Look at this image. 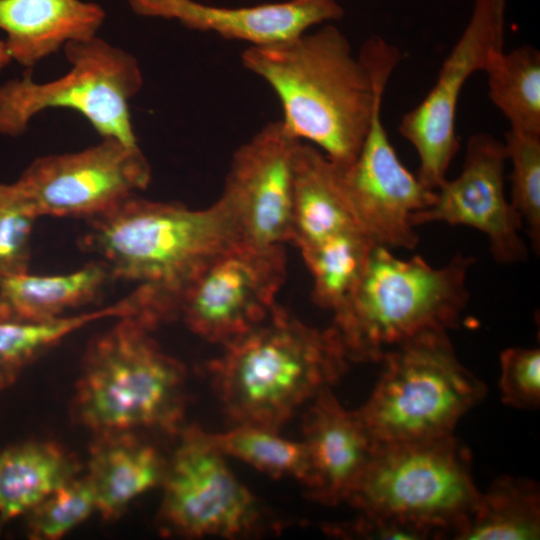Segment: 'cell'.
<instances>
[{
    "label": "cell",
    "mask_w": 540,
    "mask_h": 540,
    "mask_svg": "<svg viewBox=\"0 0 540 540\" xmlns=\"http://www.w3.org/2000/svg\"><path fill=\"white\" fill-rule=\"evenodd\" d=\"M504 143L489 134H475L467 144L460 174L436 189V200L412 216L416 227L429 222L465 225L483 232L494 259L503 264L526 259L519 235L522 218L506 199Z\"/></svg>",
    "instance_id": "15"
},
{
    "label": "cell",
    "mask_w": 540,
    "mask_h": 540,
    "mask_svg": "<svg viewBox=\"0 0 540 540\" xmlns=\"http://www.w3.org/2000/svg\"><path fill=\"white\" fill-rule=\"evenodd\" d=\"M355 229L361 230L344 193L339 167L315 146L300 142L294 161L290 242L301 251Z\"/></svg>",
    "instance_id": "20"
},
{
    "label": "cell",
    "mask_w": 540,
    "mask_h": 540,
    "mask_svg": "<svg viewBox=\"0 0 540 540\" xmlns=\"http://www.w3.org/2000/svg\"><path fill=\"white\" fill-rule=\"evenodd\" d=\"M137 15L174 20L249 46L290 40L310 28L342 18L336 0H288L244 7H221L195 0H124Z\"/></svg>",
    "instance_id": "16"
},
{
    "label": "cell",
    "mask_w": 540,
    "mask_h": 540,
    "mask_svg": "<svg viewBox=\"0 0 540 540\" xmlns=\"http://www.w3.org/2000/svg\"><path fill=\"white\" fill-rule=\"evenodd\" d=\"M357 413L377 445L453 434L486 395L485 384L458 360L447 331L417 335L387 351Z\"/></svg>",
    "instance_id": "6"
},
{
    "label": "cell",
    "mask_w": 540,
    "mask_h": 540,
    "mask_svg": "<svg viewBox=\"0 0 540 540\" xmlns=\"http://www.w3.org/2000/svg\"><path fill=\"white\" fill-rule=\"evenodd\" d=\"M472 257L460 253L435 268L422 257L401 259L375 244L350 296L333 312V329L349 361L380 362L425 332L457 327L469 293Z\"/></svg>",
    "instance_id": "4"
},
{
    "label": "cell",
    "mask_w": 540,
    "mask_h": 540,
    "mask_svg": "<svg viewBox=\"0 0 540 540\" xmlns=\"http://www.w3.org/2000/svg\"><path fill=\"white\" fill-rule=\"evenodd\" d=\"M460 540H525L540 536V490L530 479L502 475L479 495L452 533Z\"/></svg>",
    "instance_id": "23"
},
{
    "label": "cell",
    "mask_w": 540,
    "mask_h": 540,
    "mask_svg": "<svg viewBox=\"0 0 540 540\" xmlns=\"http://www.w3.org/2000/svg\"><path fill=\"white\" fill-rule=\"evenodd\" d=\"M399 59V51L377 36L355 55L331 24L280 43L249 46L241 55L244 68L276 94L289 134L341 168L357 157Z\"/></svg>",
    "instance_id": "1"
},
{
    "label": "cell",
    "mask_w": 540,
    "mask_h": 540,
    "mask_svg": "<svg viewBox=\"0 0 540 540\" xmlns=\"http://www.w3.org/2000/svg\"><path fill=\"white\" fill-rule=\"evenodd\" d=\"M69 70L46 82L26 72L0 85V135L25 133L32 119L49 109H67L84 117L102 137L138 145L130 101L143 85L137 58L95 36L66 44Z\"/></svg>",
    "instance_id": "8"
},
{
    "label": "cell",
    "mask_w": 540,
    "mask_h": 540,
    "mask_svg": "<svg viewBox=\"0 0 540 540\" xmlns=\"http://www.w3.org/2000/svg\"><path fill=\"white\" fill-rule=\"evenodd\" d=\"M79 471L77 459L52 441H28L0 449V531Z\"/></svg>",
    "instance_id": "21"
},
{
    "label": "cell",
    "mask_w": 540,
    "mask_h": 540,
    "mask_svg": "<svg viewBox=\"0 0 540 540\" xmlns=\"http://www.w3.org/2000/svg\"><path fill=\"white\" fill-rule=\"evenodd\" d=\"M97 512L93 488L86 475L76 476L37 504L28 515V536L57 540Z\"/></svg>",
    "instance_id": "28"
},
{
    "label": "cell",
    "mask_w": 540,
    "mask_h": 540,
    "mask_svg": "<svg viewBox=\"0 0 540 540\" xmlns=\"http://www.w3.org/2000/svg\"><path fill=\"white\" fill-rule=\"evenodd\" d=\"M110 278L102 260L63 274L0 276V314L28 320L67 315L95 300Z\"/></svg>",
    "instance_id": "22"
},
{
    "label": "cell",
    "mask_w": 540,
    "mask_h": 540,
    "mask_svg": "<svg viewBox=\"0 0 540 540\" xmlns=\"http://www.w3.org/2000/svg\"><path fill=\"white\" fill-rule=\"evenodd\" d=\"M302 434L309 495L325 505L347 502L377 447L357 411L325 388L307 404Z\"/></svg>",
    "instance_id": "17"
},
{
    "label": "cell",
    "mask_w": 540,
    "mask_h": 540,
    "mask_svg": "<svg viewBox=\"0 0 540 540\" xmlns=\"http://www.w3.org/2000/svg\"><path fill=\"white\" fill-rule=\"evenodd\" d=\"M85 250L100 256L112 278L150 290L172 318L180 299L218 254L240 242L224 205L191 209L136 194L88 220Z\"/></svg>",
    "instance_id": "3"
},
{
    "label": "cell",
    "mask_w": 540,
    "mask_h": 540,
    "mask_svg": "<svg viewBox=\"0 0 540 540\" xmlns=\"http://www.w3.org/2000/svg\"><path fill=\"white\" fill-rule=\"evenodd\" d=\"M299 143L279 120L266 124L235 151L218 200L233 219L241 242L255 246L290 242Z\"/></svg>",
    "instance_id": "14"
},
{
    "label": "cell",
    "mask_w": 540,
    "mask_h": 540,
    "mask_svg": "<svg viewBox=\"0 0 540 540\" xmlns=\"http://www.w3.org/2000/svg\"><path fill=\"white\" fill-rule=\"evenodd\" d=\"M94 435L85 475L95 494L97 512L113 520L135 499L161 484L167 457L141 433Z\"/></svg>",
    "instance_id": "19"
},
{
    "label": "cell",
    "mask_w": 540,
    "mask_h": 540,
    "mask_svg": "<svg viewBox=\"0 0 540 540\" xmlns=\"http://www.w3.org/2000/svg\"><path fill=\"white\" fill-rule=\"evenodd\" d=\"M40 216L18 183H0V276L29 270L30 241Z\"/></svg>",
    "instance_id": "30"
},
{
    "label": "cell",
    "mask_w": 540,
    "mask_h": 540,
    "mask_svg": "<svg viewBox=\"0 0 540 540\" xmlns=\"http://www.w3.org/2000/svg\"><path fill=\"white\" fill-rule=\"evenodd\" d=\"M156 326L124 316L88 344L72 399L76 422L94 434L179 432L184 366L151 336Z\"/></svg>",
    "instance_id": "5"
},
{
    "label": "cell",
    "mask_w": 540,
    "mask_h": 540,
    "mask_svg": "<svg viewBox=\"0 0 540 540\" xmlns=\"http://www.w3.org/2000/svg\"><path fill=\"white\" fill-rule=\"evenodd\" d=\"M151 180L150 164L138 145L112 138L69 153L35 158L16 180L38 215L93 219Z\"/></svg>",
    "instance_id": "11"
},
{
    "label": "cell",
    "mask_w": 540,
    "mask_h": 540,
    "mask_svg": "<svg viewBox=\"0 0 540 540\" xmlns=\"http://www.w3.org/2000/svg\"><path fill=\"white\" fill-rule=\"evenodd\" d=\"M479 490L469 449L453 434L377 445L348 499L360 513L392 517L451 536Z\"/></svg>",
    "instance_id": "7"
},
{
    "label": "cell",
    "mask_w": 540,
    "mask_h": 540,
    "mask_svg": "<svg viewBox=\"0 0 540 540\" xmlns=\"http://www.w3.org/2000/svg\"><path fill=\"white\" fill-rule=\"evenodd\" d=\"M483 70L489 97L510 129L540 135V53L531 46L494 50Z\"/></svg>",
    "instance_id": "24"
},
{
    "label": "cell",
    "mask_w": 540,
    "mask_h": 540,
    "mask_svg": "<svg viewBox=\"0 0 540 540\" xmlns=\"http://www.w3.org/2000/svg\"><path fill=\"white\" fill-rule=\"evenodd\" d=\"M225 456L239 459L274 478L290 477L305 485L308 459L302 441L282 437L278 430L257 425H233L220 433H209Z\"/></svg>",
    "instance_id": "27"
},
{
    "label": "cell",
    "mask_w": 540,
    "mask_h": 540,
    "mask_svg": "<svg viewBox=\"0 0 540 540\" xmlns=\"http://www.w3.org/2000/svg\"><path fill=\"white\" fill-rule=\"evenodd\" d=\"M500 395L517 409H537L540 403V350L513 347L500 354Z\"/></svg>",
    "instance_id": "31"
},
{
    "label": "cell",
    "mask_w": 540,
    "mask_h": 540,
    "mask_svg": "<svg viewBox=\"0 0 540 540\" xmlns=\"http://www.w3.org/2000/svg\"><path fill=\"white\" fill-rule=\"evenodd\" d=\"M285 278L283 245L237 242L214 257L187 287L178 316L199 337L225 345L270 314Z\"/></svg>",
    "instance_id": "10"
},
{
    "label": "cell",
    "mask_w": 540,
    "mask_h": 540,
    "mask_svg": "<svg viewBox=\"0 0 540 540\" xmlns=\"http://www.w3.org/2000/svg\"><path fill=\"white\" fill-rule=\"evenodd\" d=\"M375 243L361 230L334 235L301 250L313 278V300L334 312L350 296Z\"/></svg>",
    "instance_id": "26"
},
{
    "label": "cell",
    "mask_w": 540,
    "mask_h": 540,
    "mask_svg": "<svg viewBox=\"0 0 540 540\" xmlns=\"http://www.w3.org/2000/svg\"><path fill=\"white\" fill-rule=\"evenodd\" d=\"M504 19L492 0H475L471 18L443 62L437 80L425 98L407 112L399 125L400 134L417 151V174L427 188L436 190L459 149L456 110L467 79L483 70L490 54L503 49Z\"/></svg>",
    "instance_id": "12"
},
{
    "label": "cell",
    "mask_w": 540,
    "mask_h": 540,
    "mask_svg": "<svg viewBox=\"0 0 540 540\" xmlns=\"http://www.w3.org/2000/svg\"><path fill=\"white\" fill-rule=\"evenodd\" d=\"M383 94L376 100L357 157L347 167H338L359 228L375 244L414 249L419 236L412 216L435 202L436 190L423 185L399 160L382 124Z\"/></svg>",
    "instance_id": "13"
},
{
    "label": "cell",
    "mask_w": 540,
    "mask_h": 540,
    "mask_svg": "<svg viewBox=\"0 0 540 540\" xmlns=\"http://www.w3.org/2000/svg\"><path fill=\"white\" fill-rule=\"evenodd\" d=\"M105 10L83 0H0V30L12 61L30 69L70 42L98 35Z\"/></svg>",
    "instance_id": "18"
},
{
    "label": "cell",
    "mask_w": 540,
    "mask_h": 540,
    "mask_svg": "<svg viewBox=\"0 0 540 540\" xmlns=\"http://www.w3.org/2000/svg\"><path fill=\"white\" fill-rule=\"evenodd\" d=\"M225 457L208 432L197 426L179 430L160 484L159 522L165 533L231 539L262 528L261 504Z\"/></svg>",
    "instance_id": "9"
},
{
    "label": "cell",
    "mask_w": 540,
    "mask_h": 540,
    "mask_svg": "<svg viewBox=\"0 0 540 540\" xmlns=\"http://www.w3.org/2000/svg\"><path fill=\"white\" fill-rule=\"evenodd\" d=\"M122 312L118 303L94 311L28 320L0 314V390L15 382L22 370L82 327Z\"/></svg>",
    "instance_id": "25"
},
{
    "label": "cell",
    "mask_w": 540,
    "mask_h": 540,
    "mask_svg": "<svg viewBox=\"0 0 540 540\" xmlns=\"http://www.w3.org/2000/svg\"><path fill=\"white\" fill-rule=\"evenodd\" d=\"M497 15L504 19L506 0H492Z\"/></svg>",
    "instance_id": "34"
},
{
    "label": "cell",
    "mask_w": 540,
    "mask_h": 540,
    "mask_svg": "<svg viewBox=\"0 0 540 540\" xmlns=\"http://www.w3.org/2000/svg\"><path fill=\"white\" fill-rule=\"evenodd\" d=\"M329 530L335 535L363 539H440L435 532L429 529L412 525L392 517L364 513H360L354 521L335 526L333 525Z\"/></svg>",
    "instance_id": "32"
},
{
    "label": "cell",
    "mask_w": 540,
    "mask_h": 540,
    "mask_svg": "<svg viewBox=\"0 0 540 540\" xmlns=\"http://www.w3.org/2000/svg\"><path fill=\"white\" fill-rule=\"evenodd\" d=\"M12 61L5 41L0 40V71H2Z\"/></svg>",
    "instance_id": "33"
},
{
    "label": "cell",
    "mask_w": 540,
    "mask_h": 540,
    "mask_svg": "<svg viewBox=\"0 0 540 540\" xmlns=\"http://www.w3.org/2000/svg\"><path fill=\"white\" fill-rule=\"evenodd\" d=\"M347 361L331 327L309 326L276 305L262 322L223 345L208 373L234 425L279 430L344 375Z\"/></svg>",
    "instance_id": "2"
},
{
    "label": "cell",
    "mask_w": 540,
    "mask_h": 540,
    "mask_svg": "<svg viewBox=\"0 0 540 540\" xmlns=\"http://www.w3.org/2000/svg\"><path fill=\"white\" fill-rule=\"evenodd\" d=\"M512 163L511 201L522 221L534 249L540 246V135L514 130L506 133L504 144Z\"/></svg>",
    "instance_id": "29"
}]
</instances>
